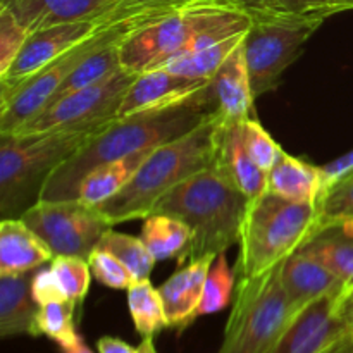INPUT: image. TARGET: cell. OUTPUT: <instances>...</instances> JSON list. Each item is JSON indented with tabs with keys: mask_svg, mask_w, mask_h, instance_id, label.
Segmentation results:
<instances>
[{
	"mask_svg": "<svg viewBox=\"0 0 353 353\" xmlns=\"http://www.w3.org/2000/svg\"><path fill=\"white\" fill-rule=\"evenodd\" d=\"M216 114V99L209 83L179 105L114 119L52 172L40 200H76L79 185L95 168L178 140Z\"/></svg>",
	"mask_w": 353,
	"mask_h": 353,
	"instance_id": "cell-1",
	"label": "cell"
},
{
	"mask_svg": "<svg viewBox=\"0 0 353 353\" xmlns=\"http://www.w3.org/2000/svg\"><path fill=\"white\" fill-rule=\"evenodd\" d=\"M252 17L238 0H186L155 23L134 31L121 45L124 71L140 74L243 33Z\"/></svg>",
	"mask_w": 353,
	"mask_h": 353,
	"instance_id": "cell-2",
	"label": "cell"
},
{
	"mask_svg": "<svg viewBox=\"0 0 353 353\" xmlns=\"http://www.w3.org/2000/svg\"><path fill=\"white\" fill-rule=\"evenodd\" d=\"M223 119L219 112L185 137L155 148L116 196L95 207L109 224L145 219L162 196L216 164Z\"/></svg>",
	"mask_w": 353,
	"mask_h": 353,
	"instance_id": "cell-3",
	"label": "cell"
},
{
	"mask_svg": "<svg viewBox=\"0 0 353 353\" xmlns=\"http://www.w3.org/2000/svg\"><path fill=\"white\" fill-rule=\"evenodd\" d=\"M250 199L240 192L216 164L192 176L162 196L152 214L181 219L192 230L186 261L219 254L240 243Z\"/></svg>",
	"mask_w": 353,
	"mask_h": 353,
	"instance_id": "cell-4",
	"label": "cell"
},
{
	"mask_svg": "<svg viewBox=\"0 0 353 353\" xmlns=\"http://www.w3.org/2000/svg\"><path fill=\"white\" fill-rule=\"evenodd\" d=\"M109 123L31 134L0 133V214L3 219L21 217L33 207L52 172Z\"/></svg>",
	"mask_w": 353,
	"mask_h": 353,
	"instance_id": "cell-5",
	"label": "cell"
},
{
	"mask_svg": "<svg viewBox=\"0 0 353 353\" xmlns=\"http://www.w3.org/2000/svg\"><path fill=\"white\" fill-rule=\"evenodd\" d=\"M321 226L319 205L296 203L265 192L250 200L240 236L241 276H257L299 252Z\"/></svg>",
	"mask_w": 353,
	"mask_h": 353,
	"instance_id": "cell-6",
	"label": "cell"
},
{
	"mask_svg": "<svg viewBox=\"0 0 353 353\" xmlns=\"http://www.w3.org/2000/svg\"><path fill=\"white\" fill-rule=\"evenodd\" d=\"M281 264L241 276L219 353H271L276 347L296 316L283 286Z\"/></svg>",
	"mask_w": 353,
	"mask_h": 353,
	"instance_id": "cell-7",
	"label": "cell"
},
{
	"mask_svg": "<svg viewBox=\"0 0 353 353\" xmlns=\"http://www.w3.org/2000/svg\"><path fill=\"white\" fill-rule=\"evenodd\" d=\"M319 28L317 23L286 17L252 19L243 48L255 99L278 86L283 72L302 55L303 45Z\"/></svg>",
	"mask_w": 353,
	"mask_h": 353,
	"instance_id": "cell-8",
	"label": "cell"
},
{
	"mask_svg": "<svg viewBox=\"0 0 353 353\" xmlns=\"http://www.w3.org/2000/svg\"><path fill=\"white\" fill-rule=\"evenodd\" d=\"M128 3L130 0H124L117 9H114L102 28L88 40L76 45L16 88L0 92V133H12L48 105L69 72L107 37L110 28L124 16Z\"/></svg>",
	"mask_w": 353,
	"mask_h": 353,
	"instance_id": "cell-9",
	"label": "cell"
},
{
	"mask_svg": "<svg viewBox=\"0 0 353 353\" xmlns=\"http://www.w3.org/2000/svg\"><path fill=\"white\" fill-rule=\"evenodd\" d=\"M21 219L47 243L54 257H81L88 261L103 233L114 228L95 207L79 200H38Z\"/></svg>",
	"mask_w": 353,
	"mask_h": 353,
	"instance_id": "cell-10",
	"label": "cell"
},
{
	"mask_svg": "<svg viewBox=\"0 0 353 353\" xmlns=\"http://www.w3.org/2000/svg\"><path fill=\"white\" fill-rule=\"evenodd\" d=\"M134 78L137 74L123 69L103 81L54 100L12 134L93 126L117 119V110Z\"/></svg>",
	"mask_w": 353,
	"mask_h": 353,
	"instance_id": "cell-11",
	"label": "cell"
},
{
	"mask_svg": "<svg viewBox=\"0 0 353 353\" xmlns=\"http://www.w3.org/2000/svg\"><path fill=\"white\" fill-rule=\"evenodd\" d=\"M109 14L99 17V19L62 23L30 33L23 50L19 52L9 71L0 76V92L16 88L17 85L24 83L31 76L37 74L38 71L52 64L55 59H59L68 50L74 48L76 45L83 43L90 37H93L105 23Z\"/></svg>",
	"mask_w": 353,
	"mask_h": 353,
	"instance_id": "cell-12",
	"label": "cell"
},
{
	"mask_svg": "<svg viewBox=\"0 0 353 353\" xmlns=\"http://www.w3.org/2000/svg\"><path fill=\"white\" fill-rule=\"evenodd\" d=\"M340 295H326L300 310L271 353H323L347 336L336 312Z\"/></svg>",
	"mask_w": 353,
	"mask_h": 353,
	"instance_id": "cell-13",
	"label": "cell"
},
{
	"mask_svg": "<svg viewBox=\"0 0 353 353\" xmlns=\"http://www.w3.org/2000/svg\"><path fill=\"white\" fill-rule=\"evenodd\" d=\"M209 79L186 78L168 69L143 71L137 74L128 88L117 110V119L179 105L193 99L196 93L209 86Z\"/></svg>",
	"mask_w": 353,
	"mask_h": 353,
	"instance_id": "cell-14",
	"label": "cell"
},
{
	"mask_svg": "<svg viewBox=\"0 0 353 353\" xmlns=\"http://www.w3.org/2000/svg\"><path fill=\"white\" fill-rule=\"evenodd\" d=\"M281 281L296 314L323 296L345 293L343 281L305 250L295 252L283 262Z\"/></svg>",
	"mask_w": 353,
	"mask_h": 353,
	"instance_id": "cell-15",
	"label": "cell"
},
{
	"mask_svg": "<svg viewBox=\"0 0 353 353\" xmlns=\"http://www.w3.org/2000/svg\"><path fill=\"white\" fill-rule=\"evenodd\" d=\"M216 257L195 259L179 268L168 281L159 288L164 303L168 327L183 331L199 317V307L202 302L203 285Z\"/></svg>",
	"mask_w": 353,
	"mask_h": 353,
	"instance_id": "cell-16",
	"label": "cell"
},
{
	"mask_svg": "<svg viewBox=\"0 0 353 353\" xmlns=\"http://www.w3.org/2000/svg\"><path fill=\"white\" fill-rule=\"evenodd\" d=\"M123 2L124 0H7L0 6L9 7L30 33H33L55 24L99 19Z\"/></svg>",
	"mask_w": 353,
	"mask_h": 353,
	"instance_id": "cell-17",
	"label": "cell"
},
{
	"mask_svg": "<svg viewBox=\"0 0 353 353\" xmlns=\"http://www.w3.org/2000/svg\"><path fill=\"white\" fill-rule=\"evenodd\" d=\"M210 88H212L217 112H219L223 123H245L247 119L255 117V97L252 92L247 61H245L243 41L226 59L219 71L212 76Z\"/></svg>",
	"mask_w": 353,
	"mask_h": 353,
	"instance_id": "cell-18",
	"label": "cell"
},
{
	"mask_svg": "<svg viewBox=\"0 0 353 353\" xmlns=\"http://www.w3.org/2000/svg\"><path fill=\"white\" fill-rule=\"evenodd\" d=\"M216 165L250 200L259 199L269 190V174L255 164L245 147L241 123H223Z\"/></svg>",
	"mask_w": 353,
	"mask_h": 353,
	"instance_id": "cell-19",
	"label": "cell"
},
{
	"mask_svg": "<svg viewBox=\"0 0 353 353\" xmlns=\"http://www.w3.org/2000/svg\"><path fill=\"white\" fill-rule=\"evenodd\" d=\"M54 254L21 217L0 223V276L30 274L52 262Z\"/></svg>",
	"mask_w": 353,
	"mask_h": 353,
	"instance_id": "cell-20",
	"label": "cell"
},
{
	"mask_svg": "<svg viewBox=\"0 0 353 353\" xmlns=\"http://www.w3.org/2000/svg\"><path fill=\"white\" fill-rule=\"evenodd\" d=\"M31 276H0V336H40V305L31 293Z\"/></svg>",
	"mask_w": 353,
	"mask_h": 353,
	"instance_id": "cell-21",
	"label": "cell"
},
{
	"mask_svg": "<svg viewBox=\"0 0 353 353\" xmlns=\"http://www.w3.org/2000/svg\"><path fill=\"white\" fill-rule=\"evenodd\" d=\"M268 192L296 203H314L319 205L326 183H324L323 169L309 164L299 157L286 154L279 155L274 168L269 171Z\"/></svg>",
	"mask_w": 353,
	"mask_h": 353,
	"instance_id": "cell-22",
	"label": "cell"
},
{
	"mask_svg": "<svg viewBox=\"0 0 353 353\" xmlns=\"http://www.w3.org/2000/svg\"><path fill=\"white\" fill-rule=\"evenodd\" d=\"M300 250L331 269L343 281L345 293L353 288V219L323 224Z\"/></svg>",
	"mask_w": 353,
	"mask_h": 353,
	"instance_id": "cell-23",
	"label": "cell"
},
{
	"mask_svg": "<svg viewBox=\"0 0 353 353\" xmlns=\"http://www.w3.org/2000/svg\"><path fill=\"white\" fill-rule=\"evenodd\" d=\"M154 150L155 148H147V150L130 155V157L107 162V164L95 168L79 185L76 200L83 202L85 205L99 207L100 203L116 196L131 181L145 159Z\"/></svg>",
	"mask_w": 353,
	"mask_h": 353,
	"instance_id": "cell-24",
	"label": "cell"
},
{
	"mask_svg": "<svg viewBox=\"0 0 353 353\" xmlns=\"http://www.w3.org/2000/svg\"><path fill=\"white\" fill-rule=\"evenodd\" d=\"M140 238L157 262L176 259L183 264L192 243V230L178 217L150 214L143 219Z\"/></svg>",
	"mask_w": 353,
	"mask_h": 353,
	"instance_id": "cell-25",
	"label": "cell"
},
{
	"mask_svg": "<svg viewBox=\"0 0 353 353\" xmlns=\"http://www.w3.org/2000/svg\"><path fill=\"white\" fill-rule=\"evenodd\" d=\"M128 307L134 330L141 338H154L168 327L164 303L159 288H154L150 279L134 281L128 290Z\"/></svg>",
	"mask_w": 353,
	"mask_h": 353,
	"instance_id": "cell-26",
	"label": "cell"
},
{
	"mask_svg": "<svg viewBox=\"0 0 353 353\" xmlns=\"http://www.w3.org/2000/svg\"><path fill=\"white\" fill-rule=\"evenodd\" d=\"M247 31L233 34V37L226 38V40H221L217 43L209 45V47L200 48L196 52H192V54L185 55V57L176 59V61L169 62L162 69H168V71L176 72V74L186 76V78L209 79L210 81L212 76L219 71L221 65L226 62V59L240 47L241 41L245 40Z\"/></svg>",
	"mask_w": 353,
	"mask_h": 353,
	"instance_id": "cell-27",
	"label": "cell"
},
{
	"mask_svg": "<svg viewBox=\"0 0 353 353\" xmlns=\"http://www.w3.org/2000/svg\"><path fill=\"white\" fill-rule=\"evenodd\" d=\"M103 250L110 252L114 257L119 259L128 271L131 272L134 281H143V279H150V272L154 271L155 259L148 252L147 245L143 243L141 238L131 236V234L117 233L110 228L105 231L100 240L99 247Z\"/></svg>",
	"mask_w": 353,
	"mask_h": 353,
	"instance_id": "cell-28",
	"label": "cell"
},
{
	"mask_svg": "<svg viewBox=\"0 0 353 353\" xmlns=\"http://www.w3.org/2000/svg\"><path fill=\"white\" fill-rule=\"evenodd\" d=\"M234 271L228 264L226 254H219L210 265V271L203 285L202 302L199 307L200 316H210L224 310L233 299Z\"/></svg>",
	"mask_w": 353,
	"mask_h": 353,
	"instance_id": "cell-29",
	"label": "cell"
},
{
	"mask_svg": "<svg viewBox=\"0 0 353 353\" xmlns=\"http://www.w3.org/2000/svg\"><path fill=\"white\" fill-rule=\"evenodd\" d=\"M50 268L65 300L76 303V305H81L85 296L88 295L93 276L88 261L81 257L57 255L52 259Z\"/></svg>",
	"mask_w": 353,
	"mask_h": 353,
	"instance_id": "cell-30",
	"label": "cell"
},
{
	"mask_svg": "<svg viewBox=\"0 0 353 353\" xmlns=\"http://www.w3.org/2000/svg\"><path fill=\"white\" fill-rule=\"evenodd\" d=\"M353 10V0H274L271 17L323 24L327 17Z\"/></svg>",
	"mask_w": 353,
	"mask_h": 353,
	"instance_id": "cell-31",
	"label": "cell"
},
{
	"mask_svg": "<svg viewBox=\"0 0 353 353\" xmlns=\"http://www.w3.org/2000/svg\"><path fill=\"white\" fill-rule=\"evenodd\" d=\"M76 303L69 300L50 302L40 305L38 312V331L43 336L54 340L57 345L72 343L79 336L74 324Z\"/></svg>",
	"mask_w": 353,
	"mask_h": 353,
	"instance_id": "cell-32",
	"label": "cell"
},
{
	"mask_svg": "<svg viewBox=\"0 0 353 353\" xmlns=\"http://www.w3.org/2000/svg\"><path fill=\"white\" fill-rule=\"evenodd\" d=\"M241 133H243V143L250 157L262 171L269 174V171L278 162L279 155L283 154L281 145L269 134V131L255 117L241 123Z\"/></svg>",
	"mask_w": 353,
	"mask_h": 353,
	"instance_id": "cell-33",
	"label": "cell"
},
{
	"mask_svg": "<svg viewBox=\"0 0 353 353\" xmlns=\"http://www.w3.org/2000/svg\"><path fill=\"white\" fill-rule=\"evenodd\" d=\"M30 37V30L9 7L0 6V76L6 74Z\"/></svg>",
	"mask_w": 353,
	"mask_h": 353,
	"instance_id": "cell-34",
	"label": "cell"
},
{
	"mask_svg": "<svg viewBox=\"0 0 353 353\" xmlns=\"http://www.w3.org/2000/svg\"><path fill=\"white\" fill-rule=\"evenodd\" d=\"M321 226L353 219V172L326 190L319 202Z\"/></svg>",
	"mask_w": 353,
	"mask_h": 353,
	"instance_id": "cell-35",
	"label": "cell"
},
{
	"mask_svg": "<svg viewBox=\"0 0 353 353\" xmlns=\"http://www.w3.org/2000/svg\"><path fill=\"white\" fill-rule=\"evenodd\" d=\"M90 269H92L93 278L103 286L112 290H130L134 279L131 272L128 271L126 265L114 257L110 252L103 250V248H95L88 259Z\"/></svg>",
	"mask_w": 353,
	"mask_h": 353,
	"instance_id": "cell-36",
	"label": "cell"
},
{
	"mask_svg": "<svg viewBox=\"0 0 353 353\" xmlns=\"http://www.w3.org/2000/svg\"><path fill=\"white\" fill-rule=\"evenodd\" d=\"M31 293H33V299L37 300L38 305L65 300L50 265L38 269V272L31 279Z\"/></svg>",
	"mask_w": 353,
	"mask_h": 353,
	"instance_id": "cell-37",
	"label": "cell"
},
{
	"mask_svg": "<svg viewBox=\"0 0 353 353\" xmlns=\"http://www.w3.org/2000/svg\"><path fill=\"white\" fill-rule=\"evenodd\" d=\"M321 169H323L324 183H326L327 190L331 185H334V183L340 181L341 178H345V176L353 172V150L347 152V154L334 159V161L327 162L326 165H321Z\"/></svg>",
	"mask_w": 353,
	"mask_h": 353,
	"instance_id": "cell-38",
	"label": "cell"
},
{
	"mask_svg": "<svg viewBox=\"0 0 353 353\" xmlns=\"http://www.w3.org/2000/svg\"><path fill=\"white\" fill-rule=\"evenodd\" d=\"M245 12L252 17V19H265V17L272 16L274 10V0H238Z\"/></svg>",
	"mask_w": 353,
	"mask_h": 353,
	"instance_id": "cell-39",
	"label": "cell"
},
{
	"mask_svg": "<svg viewBox=\"0 0 353 353\" xmlns=\"http://www.w3.org/2000/svg\"><path fill=\"white\" fill-rule=\"evenodd\" d=\"M99 353H138V347H131L126 341L114 336H102L97 341Z\"/></svg>",
	"mask_w": 353,
	"mask_h": 353,
	"instance_id": "cell-40",
	"label": "cell"
},
{
	"mask_svg": "<svg viewBox=\"0 0 353 353\" xmlns=\"http://www.w3.org/2000/svg\"><path fill=\"white\" fill-rule=\"evenodd\" d=\"M336 312L340 316V319L343 321L345 326H347L348 333L353 336V288L340 296Z\"/></svg>",
	"mask_w": 353,
	"mask_h": 353,
	"instance_id": "cell-41",
	"label": "cell"
},
{
	"mask_svg": "<svg viewBox=\"0 0 353 353\" xmlns=\"http://www.w3.org/2000/svg\"><path fill=\"white\" fill-rule=\"evenodd\" d=\"M59 352L61 353H95L92 350V348L88 347V345L83 341L81 336L76 338L72 343H68V345H59Z\"/></svg>",
	"mask_w": 353,
	"mask_h": 353,
	"instance_id": "cell-42",
	"label": "cell"
},
{
	"mask_svg": "<svg viewBox=\"0 0 353 353\" xmlns=\"http://www.w3.org/2000/svg\"><path fill=\"white\" fill-rule=\"evenodd\" d=\"M323 353H353V336L348 333L347 336L341 338L340 341H336L333 347H330Z\"/></svg>",
	"mask_w": 353,
	"mask_h": 353,
	"instance_id": "cell-43",
	"label": "cell"
},
{
	"mask_svg": "<svg viewBox=\"0 0 353 353\" xmlns=\"http://www.w3.org/2000/svg\"><path fill=\"white\" fill-rule=\"evenodd\" d=\"M138 353H157L154 345V338H143L138 345Z\"/></svg>",
	"mask_w": 353,
	"mask_h": 353,
	"instance_id": "cell-44",
	"label": "cell"
},
{
	"mask_svg": "<svg viewBox=\"0 0 353 353\" xmlns=\"http://www.w3.org/2000/svg\"><path fill=\"white\" fill-rule=\"evenodd\" d=\"M7 2V0H2V2H0V3H6Z\"/></svg>",
	"mask_w": 353,
	"mask_h": 353,
	"instance_id": "cell-45",
	"label": "cell"
}]
</instances>
